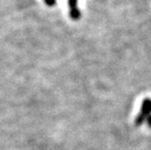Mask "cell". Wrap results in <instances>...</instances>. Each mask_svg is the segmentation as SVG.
<instances>
[{
    "label": "cell",
    "instance_id": "3",
    "mask_svg": "<svg viewBox=\"0 0 151 150\" xmlns=\"http://www.w3.org/2000/svg\"><path fill=\"white\" fill-rule=\"evenodd\" d=\"M46 5L50 6V7H53V6L56 5V0H44Z\"/></svg>",
    "mask_w": 151,
    "mask_h": 150
},
{
    "label": "cell",
    "instance_id": "1",
    "mask_svg": "<svg viewBox=\"0 0 151 150\" xmlns=\"http://www.w3.org/2000/svg\"><path fill=\"white\" fill-rule=\"evenodd\" d=\"M151 114V98H144L142 103H141V107H140V112L139 115L136 118V126H140L145 122L146 118L148 117Z\"/></svg>",
    "mask_w": 151,
    "mask_h": 150
},
{
    "label": "cell",
    "instance_id": "2",
    "mask_svg": "<svg viewBox=\"0 0 151 150\" xmlns=\"http://www.w3.org/2000/svg\"><path fill=\"white\" fill-rule=\"evenodd\" d=\"M77 1L78 0H68L67 1L69 6V16L73 21H78L81 18V13L77 6Z\"/></svg>",
    "mask_w": 151,
    "mask_h": 150
},
{
    "label": "cell",
    "instance_id": "4",
    "mask_svg": "<svg viewBox=\"0 0 151 150\" xmlns=\"http://www.w3.org/2000/svg\"><path fill=\"white\" fill-rule=\"evenodd\" d=\"M145 122H146V124L148 125V127L149 128H151V114L146 118V120H145Z\"/></svg>",
    "mask_w": 151,
    "mask_h": 150
}]
</instances>
